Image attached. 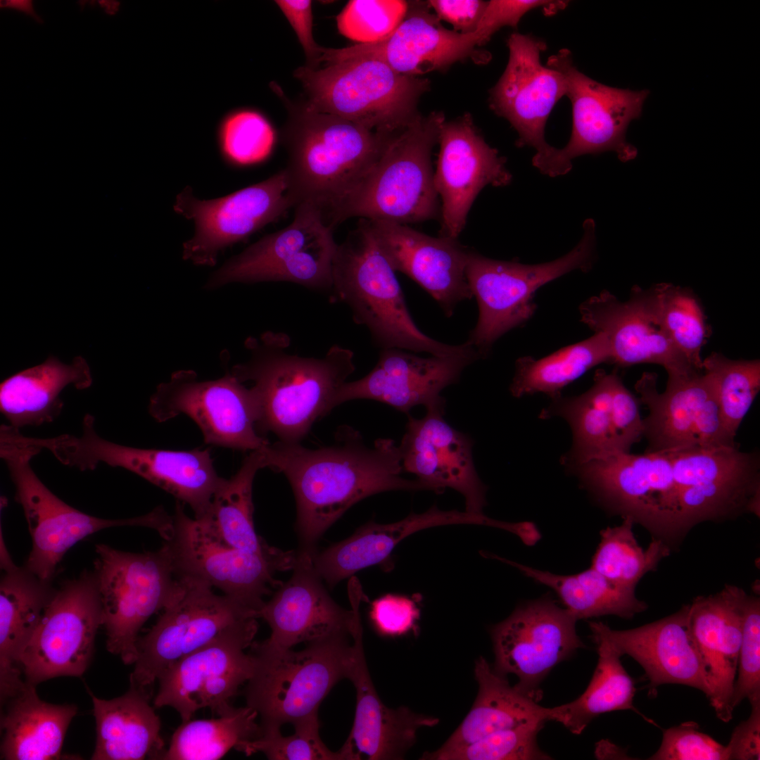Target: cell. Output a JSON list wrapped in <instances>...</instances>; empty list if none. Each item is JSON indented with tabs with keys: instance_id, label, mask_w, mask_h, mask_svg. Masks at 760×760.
<instances>
[{
	"instance_id": "1",
	"label": "cell",
	"mask_w": 760,
	"mask_h": 760,
	"mask_svg": "<svg viewBox=\"0 0 760 760\" xmlns=\"http://www.w3.org/2000/svg\"><path fill=\"white\" fill-rule=\"evenodd\" d=\"M265 468L282 473L293 489L296 529L303 547L312 549L321 536L351 506L389 490H431L419 479H407L399 446L391 438L366 445L357 431L339 428L334 443L316 449L277 441L260 449Z\"/></svg>"
},
{
	"instance_id": "2",
	"label": "cell",
	"mask_w": 760,
	"mask_h": 760,
	"mask_svg": "<svg viewBox=\"0 0 760 760\" xmlns=\"http://www.w3.org/2000/svg\"><path fill=\"white\" fill-rule=\"evenodd\" d=\"M289 337L265 332L250 337V357L233 367L242 383L251 382L258 405L257 431L265 437L300 443L314 422L334 409V399L355 369L351 350L335 344L322 357L289 353Z\"/></svg>"
},
{
	"instance_id": "3",
	"label": "cell",
	"mask_w": 760,
	"mask_h": 760,
	"mask_svg": "<svg viewBox=\"0 0 760 760\" xmlns=\"http://www.w3.org/2000/svg\"><path fill=\"white\" fill-rule=\"evenodd\" d=\"M397 134L370 130L305 106L292 110L283 137L289 155L284 170L294 208H313L334 229Z\"/></svg>"
},
{
	"instance_id": "4",
	"label": "cell",
	"mask_w": 760,
	"mask_h": 760,
	"mask_svg": "<svg viewBox=\"0 0 760 760\" xmlns=\"http://www.w3.org/2000/svg\"><path fill=\"white\" fill-rule=\"evenodd\" d=\"M371 222L360 219L338 244L332 267V301L350 309L381 349L400 348L433 356H449L472 348L468 342L449 345L425 335L414 324L395 276Z\"/></svg>"
},
{
	"instance_id": "5",
	"label": "cell",
	"mask_w": 760,
	"mask_h": 760,
	"mask_svg": "<svg viewBox=\"0 0 760 760\" xmlns=\"http://www.w3.org/2000/svg\"><path fill=\"white\" fill-rule=\"evenodd\" d=\"M42 450L23 442L19 431L0 426V457L15 489V498L23 509L32 538V549L24 565L42 580L51 581L58 564L73 545L102 529L137 526L163 533L170 515L158 507L151 512L128 519H103L68 505L41 481L31 466Z\"/></svg>"
},
{
	"instance_id": "6",
	"label": "cell",
	"mask_w": 760,
	"mask_h": 760,
	"mask_svg": "<svg viewBox=\"0 0 760 760\" xmlns=\"http://www.w3.org/2000/svg\"><path fill=\"white\" fill-rule=\"evenodd\" d=\"M294 77L304 89L307 108L386 134L402 131L416 118L418 101L429 87L427 79L398 73L372 57L302 66Z\"/></svg>"
},
{
	"instance_id": "7",
	"label": "cell",
	"mask_w": 760,
	"mask_h": 760,
	"mask_svg": "<svg viewBox=\"0 0 760 760\" xmlns=\"http://www.w3.org/2000/svg\"><path fill=\"white\" fill-rule=\"evenodd\" d=\"M352 635L338 633L309 642L300 651L251 645L257 664L246 689V705L260 719L262 733L317 717L334 685L348 678Z\"/></svg>"
},
{
	"instance_id": "8",
	"label": "cell",
	"mask_w": 760,
	"mask_h": 760,
	"mask_svg": "<svg viewBox=\"0 0 760 760\" xmlns=\"http://www.w3.org/2000/svg\"><path fill=\"white\" fill-rule=\"evenodd\" d=\"M444 122L440 112L418 115L398 133L351 198L341 223L358 217L407 224L436 217L441 208L431 152Z\"/></svg>"
},
{
	"instance_id": "9",
	"label": "cell",
	"mask_w": 760,
	"mask_h": 760,
	"mask_svg": "<svg viewBox=\"0 0 760 760\" xmlns=\"http://www.w3.org/2000/svg\"><path fill=\"white\" fill-rule=\"evenodd\" d=\"M583 235L568 253L550 262L527 265L498 260L470 251L466 277L478 308L477 323L467 341L482 359L507 331L524 325L534 315V296L543 285L574 270L587 272L595 260V224L583 223Z\"/></svg>"
},
{
	"instance_id": "10",
	"label": "cell",
	"mask_w": 760,
	"mask_h": 760,
	"mask_svg": "<svg viewBox=\"0 0 760 760\" xmlns=\"http://www.w3.org/2000/svg\"><path fill=\"white\" fill-rule=\"evenodd\" d=\"M53 456L63 464L80 471L100 464L128 470L188 505L195 518L204 517L224 478L215 471L208 449L171 450L120 445L101 437L95 418L86 414L80 436L64 433L51 443Z\"/></svg>"
},
{
	"instance_id": "11",
	"label": "cell",
	"mask_w": 760,
	"mask_h": 760,
	"mask_svg": "<svg viewBox=\"0 0 760 760\" xmlns=\"http://www.w3.org/2000/svg\"><path fill=\"white\" fill-rule=\"evenodd\" d=\"M96 552L94 572L107 649L125 664H134L139 631L171 602L178 589L170 553L164 544L156 551L140 553L98 544Z\"/></svg>"
},
{
	"instance_id": "12",
	"label": "cell",
	"mask_w": 760,
	"mask_h": 760,
	"mask_svg": "<svg viewBox=\"0 0 760 760\" xmlns=\"http://www.w3.org/2000/svg\"><path fill=\"white\" fill-rule=\"evenodd\" d=\"M163 539L177 577L196 578L220 589L258 618L264 597L283 583L274 578V573L292 569L296 558L293 551L261 554L225 545L198 519L189 517L180 502Z\"/></svg>"
},
{
	"instance_id": "13",
	"label": "cell",
	"mask_w": 760,
	"mask_h": 760,
	"mask_svg": "<svg viewBox=\"0 0 760 760\" xmlns=\"http://www.w3.org/2000/svg\"><path fill=\"white\" fill-rule=\"evenodd\" d=\"M293 221L233 257L209 279L207 286L232 282L286 281L331 291L338 243L333 229L307 205L295 208Z\"/></svg>"
},
{
	"instance_id": "14",
	"label": "cell",
	"mask_w": 760,
	"mask_h": 760,
	"mask_svg": "<svg viewBox=\"0 0 760 760\" xmlns=\"http://www.w3.org/2000/svg\"><path fill=\"white\" fill-rule=\"evenodd\" d=\"M178 589L156 623L137 642L130 686L146 689L172 664L205 645L255 613L208 584L177 577Z\"/></svg>"
},
{
	"instance_id": "15",
	"label": "cell",
	"mask_w": 760,
	"mask_h": 760,
	"mask_svg": "<svg viewBox=\"0 0 760 760\" xmlns=\"http://www.w3.org/2000/svg\"><path fill=\"white\" fill-rule=\"evenodd\" d=\"M571 468L615 513L663 536L686 531L667 452H614Z\"/></svg>"
},
{
	"instance_id": "16",
	"label": "cell",
	"mask_w": 760,
	"mask_h": 760,
	"mask_svg": "<svg viewBox=\"0 0 760 760\" xmlns=\"http://www.w3.org/2000/svg\"><path fill=\"white\" fill-rule=\"evenodd\" d=\"M546 65L561 72L571 103L573 126L568 144L556 148L541 173L557 177L569 172L572 159L585 154L614 151L621 161L635 158L637 149L626 140L630 122L640 116L649 91L602 84L581 72L568 49L551 56Z\"/></svg>"
},
{
	"instance_id": "17",
	"label": "cell",
	"mask_w": 760,
	"mask_h": 760,
	"mask_svg": "<svg viewBox=\"0 0 760 760\" xmlns=\"http://www.w3.org/2000/svg\"><path fill=\"white\" fill-rule=\"evenodd\" d=\"M258 628L256 618L242 620L172 664L158 678L154 706L175 709L182 722L200 709L209 708L217 716L230 709L240 685L255 673L256 657L244 650L253 642Z\"/></svg>"
},
{
	"instance_id": "18",
	"label": "cell",
	"mask_w": 760,
	"mask_h": 760,
	"mask_svg": "<svg viewBox=\"0 0 760 760\" xmlns=\"http://www.w3.org/2000/svg\"><path fill=\"white\" fill-rule=\"evenodd\" d=\"M148 412L158 422L186 415L207 444L251 452L270 443L257 431L258 405L253 391L232 372L205 381L191 370L175 372L157 386Z\"/></svg>"
},
{
	"instance_id": "19",
	"label": "cell",
	"mask_w": 760,
	"mask_h": 760,
	"mask_svg": "<svg viewBox=\"0 0 760 760\" xmlns=\"http://www.w3.org/2000/svg\"><path fill=\"white\" fill-rule=\"evenodd\" d=\"M102 604L94 571H84L56 589L21 658L25 681L37 685L59 676L80 677L87 670Z\"/></svg>"
},
{
	"instance_id": "20",
	"label": "cell",
	"mask_w": 760,
	"mask_h": 760,
	"mask_svg": "<svg viewBox=\"0 0 760 760\" xmlns=\"http://www.w3.org/2000/svg\"><path fill=\"white\" fill-rule=\"evenodd\" d=\"M294 208L284 170L225 196L201 200L187 186L176 197L174 210L195 224L183 244V258L214 265L218 253L241 241Z\"/></svg>"
},
{
	"instance_id": "21",
	"label": "cell",
	"mask_w": 760,
	"mask_h": 760,
	"mask_svg": "<svg viewBox=\"0 0 760 760\" xmlns=\"http://www.w3.org/2000/svg\"><path fill=\"white\" fill-rule=\"evenodd\" d=\"M576 621L548 597L520 605L491 628L493 669L504 676L514 674L519 680L516 688L538 702L540 685L549 672L584 647Z\"/></svg>"
},
{
	"instance_id": "22",
	"label": "cell",
	"mask_w": 760,
	"mask_h": 760,
	"mask_svg": "<svg viewBox=\"0 0 760 760\" xmlns=\"http://www.w3.org/2000/svg\"><path fill=\"white\" fill-rule=\"evenodd\" d=\"M657 376L644 372L635 389L649 410L642 419L648 452H666L692 448L736 446L726 433L714 384L708 374L668 376L659 392Z\"/></svg>"
},
{
	"instance_id": "23",
	"label": "cell",
	"mask_w": 760,
	"mask_h": 760,
	"mask_svg": "<svg viewBox=\"0 0 760 760\" xmlns=\"http://www.w3.org/2000/svg\"><path fill=\"white\" fill-rule=\"evenodd\" d=\"M675 483L687 493L683 512L689 528L742 511L757 513L759 460L737 445L669 452Z\"/></svg>"
},
{
	"instance_id": "24",
	"label": "cell",
	"mask_w": 760,
	"mask_h": 760,
	"mask_svg": "<svg viewBox=\"0 0 760 760\" xmlns=\"http://www.w3.org/2000/svg\"><path fill=\"white\" fill-rule=\"evenodd\" d=\"M507 45L508 63L490 90V105L517 132L518 146L536 150L532 164L541 171L555 148L545 141V124L555 105L566 95L565 80L561 72L540 63V53L546 48L541 40L513 33Z\"/></svg>"
},
{
	"instance_id": "25",
	"label": "cell",
	"mask_w": 760,
	"mask_h": 760,
	"mask_svg": "<svg viewBox=\"0 0 760 760\" xmlns=\"http://www.w3.org/2000/svg\"><path fill=\"white\" fill-rule=\"evenodd\" d=\"M313 549L302 547L296 554L291 577L277 588L272 598L258 612L271 628L270 636L258 643L272 650L291 649L331 635H352L360 618L363 597L361 588H348L351 610L342 608L331 597L312 561Z\"/></svg>"
},
{
	"instance_id": "26",
	"label": "cell",
	"mask_w": 760,
	"mask_h": 760,
	"mask_svg": "<svg viewBox=\"0 0 760 760\" xmlns=\"http://www.w3.org/2000/svg\"><path fill=\"white\" fill-rule=\"evenodd\" d=\"M438 143L434 184L441 200L440 236L457 239L479 192L488 185H507L512 175L504 158L486 142L468 113L445 121Z\"/></svg>"
},
{
	"instance_id": "27",
	"label": "cell",
	"mask_w": 760,
	"mask_h": 760,
	"mask_svg": "<svg viewBox=\"0 0 760 760\" xmlns=\"http://www.w3.org/2000/svg\"><path fill=\"white\" fill-rule=\"evenodd\" d=\"M479 359L474 348L452 355L429 357L400 348L381 349L369 374L343 384L333 407L352 400L367 399L386 403L407 414L417 405L424 406L426 410H445L441 391L457 383L464 368Z\"/></svg>"
},
{
	"instance_id": "28",
	"label": "cell",
	"mask_w": 760,
	"mask_h": 760,
	"mask_svg": "<svg viewBox=\"0 0 760 760\" xmlns=\"http://www.w3.org/2000/svg\"><path fill=\"white\" fill-rule=\"evenodd\" d=\"M445 410H428L417 419L407 414L399 449L403 471L414 474L442 493L446 488L464 498L465 511L483 514L486 486L480 479L473 459V440L450 426Z\"/></svg>"
},
{
	"instance_id": "29",
	"label": "cell",
	"mask_w": 760,
	"mask_h": 760,
	"mask_svg": "<svg viewBox=\"0 0 760 760\" xmlns=\"http://www.w3.org/2000/svg\"><path fill=\"white\" fill-rule=\"evenodd\" d=\"M689 604L658 621L628 630H614L591 621L592 638L608 642L621 656L628 655L643 669L649 695L664 684H678L702 692L710 690L704 665L689 628Z\"/></svg>"
},
{
	"instance_id": "30",
	"label": "cell",
	"mask_w": 760,
	"mask_h": 760,
	"mask_svg": "<svg viewBox=\"0 0 760 760\" xmlns=\"http://www.w3.org/2000/svg\"><path fill=\"white\" fill-rule=\"evenodd\" d=\"M369 221L393 270L417 283L447 317L452 315L458 303L473 297L466 277L469 251L457 239L430 236L407 224Z\"/></svg>"
},
{
	"instance_id": "31",
	"label": "cell",
	"mask_w": 760,
	"mask_h": 760,
	"mask_svg": "<svg viewBox=\"0 0 760 760\" xmlns=\"http://www.w3.org/2000/svg\"><path fill=\"white\" fill-rule=\"evenodd\" d=\"M476 30L462 34L444 27L436 15L417 9L410 12L386 39L344 48H324L320 63L360 57L379 59L398 73L416 76L444 68L483 44Z\"/></svg>"
},
{
	"instance_id": "32",
	"label": "cell",
	"mask_w": 760,
	"mask_h": 760,
	"mask_svg": "<svg viewBox=\"0 0 760 760\" xmlns=\"http://www.w3.org/2000/svg\"><path fill=\"white\" fill-rule=\"evenodd\" d=\"M747 594L728 585L721 592L699 597L689 604V628L701 657L716 715L733 718L731 698L737 674Z\"/></svg>"
},
{
	"instance_id": "33",
	"label": "cell",
	"mask_w": 760,
	"mask_h": 760,
	"mask_svg": "<svg viewBox=\"0 0 760 760\" xmlns=\"http://www.w3.org/2000/svg\"><path fill=\"white\" fill-rule=\"evenodd\" d=\"M581 321L595 333L604 334L611 348V360L619 367L640 363L662 366L668 376H688L696 369L630 295L621 301L604 290L579 306Z\"/></svg>"
},
{
	"instance_id": "34",
	"label": "cell",
	"mask_w": 760,
	"mask_h": 760,
	"mask_svg": "<svg viewBox=\"0 0 760 760\" xmlns=\"http://www.w3.org/2000/svg\"><path fill=\"white\" fill-rule=\"evenodd\" d=\"M353 650L348 678L356 690L353 726L348 740L355 752L369 760L402 759L422 728L439 719L417 714L406 707L391 709L380 699L372 683L363 650L362 625L352 633Z\"/></svg>"
},
{
	"instance_id": "35",
	"label": "cell",
	"mask_w": 760,
	"mask_h": 760,
	"mask_svg": "<svg viewBox=\"0 0 760 760\" xmlns=\"http://www.w3.org/2000/svg\"><path fill=\"white\" fill-rule=\"evenodd\" d=\"M0 700L2 705L25 685L23 653L56 589L25 566L14 564L1 536Z\"/></svg>"
},
{
	"instance_id": "36",
	"label": "cell",
	"mask_w": 760,
	"mask_h": 760,
	"mask_svg": "<svg viewBox=\"0 0 760 760\" xmlns=\"http://www.w3.org/2000/svg\"><path fill=\"white\" fill-rule=\"evenodd\" d=\"M481 522L479 514L444 511L436 505L392 524L369 521L343 541L322 552L314 551L313 564L322 580L334 587L360 570L382 563L400 542L416 532L438 526L479 525Z\"/></svg>"
},
{
	"instance_id": "37",
	"label": "cell",
	"mask_w": 760,
	"mask_h": 760,
	"mask_svg": "<svg viewBox=\"0 0 760 760\" xmlns=\"http://www.w3.org/2000/svg\"><path fill=\"white\" fill-rule=\"evenodd\" d=\"M479 690L460 725L437 750L424 752L420 759L435 760L444 753L464 747L493 733L524 725L543 726L550 721V708L511 685L483 657L474 664Z\"/></svg>"
},
{
	"instance_id": "38",
	"label": "cell",
	"mask_w": 760,
	"mask_h": 760,
	"mask_svg": "<svg viewBox=\"0 0 760 760\" xmlns=\"http://www.w3.org/2000/svg\"><path fill=\"white\" fill-rule=\"evenodd\" d=\"M91 384L90 368L84 357L77 356L70 364H65L50 356L1 383L0 410L8 425L19 430L51 423L62 412L60 395L65 387L72 385L84 390Z\"/></svg>"
},
{
	"instance_id": "39",
	"label": "cell",
	"mask_w": 760,
	"mask_h": 760,
	"mask_svg": "<svg viewBox=\"0 0 760 760\" xmlns=\"http://www.w3.org/2000/svg\"><path fill=\"white\" fill-rule=\"evenodd\" d=\"M130 686L112 699L92 700L96 726L93 760L159 759L164 749L160 720L149 704L146 690Z\"/></svg>"
},
{
	"instance_id": "40",
	"label": "cell",
	"mask_w": 760,
	"mask_h": 760,
	"mask_svg": "<svg viewBox=\"0 0 760 760\" xmlns=\"http://www.w3.org/2000/svg\"><path fill=\"white\" fill-rule=\"evenodd\" d=\"M1 759L51 760L61 758L68 728L77 714L75 704L42 700L36 685L26 683L2 705Z\"/></svg>"
},
{
	"instance_id": "41",
	"label": "cell",
	"mask_w": 760,
	"mask_h": 760,
	"mask_svg": "<svg viewBox=\"0 0 760 760\" xmlns=\"http://www.w3.org/2000/svg\"><path fill=\"white\" fill-rule=\"evenodd\" d=\"M615 372L596 371L592 386L571 397L552 400L540 415L542 419L564 418L573 433L571 450L563 462L569 467L616 452L614 445L612 400Z\"/></svg>"
},
{
	"instance_id": "42",
	"label": "cell",
	"mask_w": 760,
	"mask_h": 760,
	"mask_svg": "<svg viewBox=\"0 0 760 760\" xmlns=\"http://www.w3.org/2000/svg\"><path fill=\"white\" fill-rule=\"evenodd\" d=\"M263 468L261 450L251 451L234 476L229 479H223L213 495L208 512L197 519L210 535L225 545L272 554L279 548L269 545L260 537L253 523V483L257 471Z\"/></svg>"
},
{
	"instance_id": "43",
	"label": "cell",
	"mask_w": 760,
	"mask_h": 760,
	"mask_svg": "<svg viewBox=\"0 0 760 760\" xmlns=\"http://www.w3.org/2000/svg\"><path fill=\"white\" fill-rule=\"evenodd\" d=\"M517 568L526 576L552 589L576 619L614 615L631 619L647 604L638 600L634 588L617 585L589 569L573 575H558L489 554Z\"/></svg>"
},
{
	"instance_id": "44",
	"label": "cell",
	"mask_w": 760,
	"mask_h": 760,
	"mask_svg": "<svg viewBox=\"0 0 760 760\" xmlns=\"http://www.w3.org/2000/svg\"><path fill=\"white\" fill-rule=\"evenodd\" d=\"M598 660L585 690L575 700L550 707V721L562 724L571 733L580 735L602 714L632 710L654 724L634 707L635 683L621 661L620 654L606 640L594 638Z\"/></svg>"
},
{
	"instance_id": "45",
	"label": "cell",
	"mask_w": 760,
	"mask_h": 760,
	"mask_svg": "<svg viewBox=\"0 0 760 760\" xmlns=\"http://www.w3.org/2000/svg\"><path fill=\"white\" fill-rule=\"evenodd\" d=\"M611 360V348L607 336L595 333L582 341L562 348L540 359L531 356L518 358L509 391L515 398L543 393L552 399L562 391L594 367Z\"/></svg>"
},
{
	"instance_id": "46",
	"label": "cell",
	"mask_w": 760,
	"mask_h": 760,
	"mask_svg": "<svg viewBox=\"0 0 760 760\" xmlns=\"http://www.w3.org/2000/svg\"><path fill=\"white\" fill-rule=\"evenodd\" d=\"M630 295L689 362L703 371L701 350L709 330L694 293L687 288L659 283L648 289L635 286Z\"/></svg>"
},
{
	"instance_id": "47",
	"label": "cell",
	"mask_w": 760,
	"mask_h": 760,
	"mask_svg": "<svg viewBox=\"0 0 760 760\" xmlns=\"http://www.w3.org/2000/svg\"><path fill=\"white\" fill-rule=\"evenodd\" d=\"M258 713L246 706L232 707L217 718L182 722L159 759L217 760L244 741L262 735Z\"/></svg>"
},
{
	"instance_id": "48",
	"label": "cell",
	"mask_w": 760,
	"mask_h": 760,
	"mask_svg": "<svg viewBox=\"0 0 760 760\" xmlns=\"http://www.w3.org/2000/svg\"><path fill=\"white\" fill-rule=\"evenodd\" d=\"M633 524L626 517L621 525L601 531L590 567L617 585L635 589L640 578L654 569L669 550L661 539L654 540L642 549L634 536Z\"/></svg>"
},
{
	"instance_id": "49",
	"label": "cell",
	"mask_w": 760,
	"mask_h": 760,
	"mask_svg": "<svg viewBox=\"0 0 760 760\" xmlns=\"http://www.w3.org/2000/svg\"><path fill=\"white\" fill-rule=\"evenodd\" d=\"M702 368L714 384L724 429L735 440L760 389V361L732 360L714 352L702 360Z\"/></svg>"
},
{
	"instance_id": "50",
	"label": "cell",
	"mask_w": 760,
	"mask_h": 760,
	"mask_svg": "<svg viewBox=\"0 0 760 760\" xmlns=\"http://www.w3.org/2000/svg\"><path fill=\"white\" fill-rule=\"evenodd\" d=\"M275 130L260 112L251 108L233 110L225 115L217 129V141L224 159L229 164L248 166L262 163L271 155L276 143Z\"/></svg>"
},
{
	"instance_id": "51",
	"label": "cell",
	"mask_w": 760,
	"mask_h": 760,
	"mask_svg": "<svg viewBox=\"0 0 760 760\" xmlns=\"http://www.w3.org/2000/svg\"><path fill=\"white\" fill-rule=\"evenodd\" d=\"M294 734L284 736L280 730L262 732L254 740L244 741L235 749L250 756L261 752L272 760H359L348 740L337 752L331 751L319 735L318 717L293 725Z\"/></svg>"
},
{
	"instance_id": "52",
	"label": "cell",
	"mask_w": 760,
	"mask_h": 760,
	"mask_svg": "<svg viewBox=\"0 0 760 760\" xmlns=\"http://www.w3.org/2000/svg\"><path fill=\"white\" fill-rule=\"evenodd\" d=\"M407 12L400 0H351L336 16L338 32L357 44H372L388 38Z\"/></svg>"
},
{
	"instance_id": "53",
	"label": "cell",
	"mask_w": 760,
	"mask_h": 760,
	"mask_svg": "<svg viewBox=\"0 0 760 760\" xmlns=\"http://www.w3.org/2000/svg\"><path fill=\"white\" fill-rule=\"evenodd\" d=\"M542 728L539 725H524L497 731L442 754L435 760L550 759L537 743V735Z\"/></svg>"
},
{
	"instance_id": "54",
	"label": "cell",
	"mask_w": 760,
	"mask_h": 760,
	"mask_svg": "<svg viewBox=\"0 0 760 760\" xmlns=\"http://www.w3.org/2000/svg\"><path fill=\"white\" fill-rule=\"evenodd\" d=\"M745 699H760V601L747 595L744 605L742 640L731 698L735 709Z\"/></svg>"
},
{
	"instance_id": "55",
	"label": "cell",
	"mask_w": 760,
	"mask_h": 760,
	"mask_svg": "<svg viewBox=\"0 0 760 760\" xmlns=\"http://www.w3.org/2000/svg\"><path fill=\"white\" fill-rule=\"evenodd\" d=\"M661 743L649 760H729L727 745L699 730L688 721L663 730Z\"/></svg>"
},
{
	"instance_id": "56",
	"label": "cell",
	"mask_w": 760,
	"mask_h": 760,
	"mask_svg": "<svg viewBox=\"0 0 760 760\" xmlns=\"http://www.w3.org/2000/svg\"><path fill=\"white\" fill-rule=\"evenodd\" d=\"M614 445L616 452H629L632 445L643 436V422L639 400L616 378L612 400Z\"/></svg>"
},
{
	"instance_id": "57",
	"label": "cell",
	"mask_w": 760,
	"mask_h": 760,
	"mask_svg": "<svg viewBox=\"0 0 760 760\" xmlns=\"http://www.w3.org/2000/svg\"><path fill=\"white\" fill-rule=\"evenodd\" d=\"M418 616L414 603L410 599L386 595L374 600L370 618L376 630L383 635H397L408 631Z\"/></svg>"
},
{
	"instance_id": "58",
	"label": "cell",
	"mask_w": 760,
	"mask_h": 760,
	"mask_svg": "<svg viewBox=\"0 0 760 760\" xmlns=\"http://www.w3.org/2000/svg\"><path fill=\"white\" fill-rule=\"evenodd\" d=\"M275 3L297 36L306 57L305 66L317 68L322 55L323 47L316 43L313 37L312 1L310 0H277Z\"/></svg>"
},
{
	"instance_id": "59",
	"label": "cell",
	"mask_w": 760,
	"mask_h": 760,
	"mask_svg": "<svg viewBox=\"0 0 760 760\" xmlns=\"http://www.w3.org/2000/svg\"><path fill=\"white\" fill-rule=\"evenodd\" d=\"M488 3L481 0L429 1L437 18L450 23L455 31L462 34L476 30Z\"/></svg>"
},
{
	"instance_id": "60",
	"label": "cell",
	"mask_w": 760,
	"mask_h": 760,
	"mask_svg": "<svg viewBox=\"0 0 760 760\" xmlns=\"http://www.w3.org/2000/svg\"><path fill=\"white\" fill-rule=\"evenodd\" d=\"M747 720L734 728L727 745L729 760L760 759V699L750 702Z\"/></svg>"
},
{
	"instance_id": "61",
	"label": "cell",
	"mask_w": 760,
	"mask_h": 760,
	"mask_svg": "<svg viewBox=\"0 0 760 760\" xmlns=\"http://www.w3.org/2000/svg\"><path fill=\"white\" fill-rule=\"evenodd\" d=\"M1 8H13V9H16V10L23 11V12L25 13L26 14L30 15L37 22L40 23H43L42 20L35 13L33 9L32 4L31 1H27V0H10V1H1Z\"/></svg>"
},
{
	"instance_id": "62",
	"label": "cell",
	"mask_w": 760,
	"mask_h": 760,
	"mask_svg": "<svg viewBox=\"0 0 760 760\" xmlns=\"http://www.w3.org/2000/svg\"><path fill=\"white\" fill-rule=\"evenodd\" d=\"M99 3L105 8L106 12L109 14H114L118 11L119 6V3L115 1H99Z\"/></svg>"
}]
</instances>
